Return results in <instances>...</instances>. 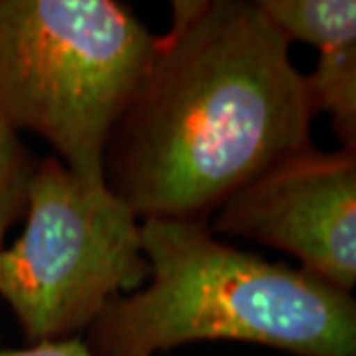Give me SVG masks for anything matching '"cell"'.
Returning <instances> with one entry per match:
<instances>
[{
    "instance_id": "cell-1",
    "label": "cell",
    "mask_w": 356,
    "mask_h": 356,
    "mask_svg": "<svg viewBox=\"0 0 356 356\" xmlns=\"http://www.w3.org/2000/svg\"><path fill=\"white\" fill-rule=\"evenodd\" d=\"M257 0H175L103 159L143 220L208 224L267 166L311 147L315 105Z\"/></svg>"
},
{
    "instance_id": "cell-2",
    "label": "cell",
    "mask_w": 356,
    "mask_h": 356,
    "mask_svg": "<svg viewBox=\"0 0 356 356\" xmlns=\"http://www.w3.org/2000/svg\"><path fill=\"white\" fill-rule=\"evenodd\" d=\"M151 275L88 329L91 356H156L202 341L356 356V303L303 267L220 242L208 224L143 220Z\"/></svg>"
},
{
    "instance_id": "cell-3",
    "label": "cell",
    "mask_w": 356,
    "mask_h": 356,
    "mask_svg": "<svg viewBox=\"0 0 356 356\" xmlns=\"http://www.w3.org/2000/svg\"><path fill=\"white\" fill-rule=\"evenodd\" d=\"M154 38L117 0H0V115L76 177L105 182L107 140Z\"/></svg>"
},
{
    "instance_id": "cell-4",
    "label": "cell",
    "mask_w": 356,
    "mask_h": 356,
    "mask_svg": "<svg viewBox=\"0 0 356 356\" xmlns=\"http://www.w3.org/2000/svg\"><path fill=\"white\" fill-rule=\"evenodd\" d=\"M151 266L140 220L105 182H88L48 156L28 182L22 236L0 252V299L26 341L88 331L125 291H139Z\"/></svg>"
},
{
    "instance_id": "cell-5",
    "label": "cell",
    "mask_w": 356,
    "mask_h": 356,
    "mask_svg": "<svg viewBox=\"0 0 356 356\" xmlns=\"http://www.w3.org/2000/svg\"><path fill=\"white\" fill-rule=\"evenodd\" d=\"M210 232L240 236L287 252L301 267L350 293L356 285V154L318 151L289 154L214 212Z\"/></svg>"
},
{
    "instance_id": "cell-6",
    "label": "cell",
    "mask_w": 356,
    "mask_h": 356,
    "mask_svg": "<svg viewBox=\"0 0 356 356\" xmlns=\"http://www.w3.org/2000/svg\"><path fill=\"white\" fill-rule=\"evenodd\" d=\"M267 18L289 42L318 51L356 44L355 0H257Z\"/></svg>"
},
{
    "instance_id": "cell-7",
    "label": "cell",
    "mask_w": 356,
    "mask_h": 356,
    "mask_svg": "<svg viewBox=\"0 0 356 356\" xmlns=\"http://www.w3.org/2000/svg\"><path fill=\"white\" fill-rule=\"evenodd\" d=\"M305 79L315 111L331 117L343 151L356 154V44L318 51Z\"/></svg>"
},
{
    "instance_id": "cell-8",
    "label": "cell",
    "mask_w": 356,
    "mask_h": 356,
    "mask_svg": "<svg viewBox=\"0 0 356 356\" xmlns=\"http://www.w3.org/2000/svg\"><path fill=\"white\" fill-rule=\"evenodd\" d=\"M36 168L20 133L0 115V252L6 236L18 220L24 218L28 182Z\"/></svg>"
},
{
    "instance_id": "cell-9",
    "label": "cell",
    "mask_w": 356,
    "mask_h": 356,
    "mask_svg": "<svg viewBox=\"0 0 356 356\" xmlns=\"http://www.w3.org/2000/svg\"><path fill=\"white\" fill-rule=\"evenodd\" d=\"M0 356H91L88 344L79 337L32 343L24 348H4L0 346Z\"/></svg>"
}]
</instances>
